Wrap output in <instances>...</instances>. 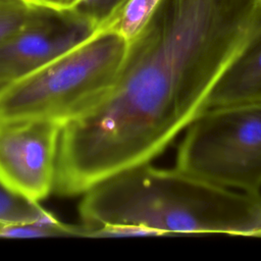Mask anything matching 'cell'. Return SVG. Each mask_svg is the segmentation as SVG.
I'll return each mask as SVG.
<instances>
[{
    "mask_svg": "<svg viewBox=\"0 0 261 261\" xmlns=\"http://www.w3.org/2000/svg\"><path fill=\"white\" fill-rule=\"evenodd\" d=\"M260 34L261 0H160L108 94L62 126L54 192L85 194L151 163L207 109L222 73Z\"/></svg>",
    "mask_w": 261,
    "mask_h": 261,
    "instance_id": "1",
    "label": "cell"
},
{
    "mask_svg": "<svg viewBox=\"0 0 261 261\" xmlns=\"http://www.w3.org/2000/svg\"><path fill=\"white\" fill-rule=\"evenodd\" d=\"M79 213L90 228L132 224L162 236L216 232L255 237L261 230V194L234 192L176 167L164 169L146 163L87 191Z\"/></svg>",
    "mask_w": 261,
    "mask_h": 261,
    "instance_id": "2",
    "label": "cell"
},
{
    "mask_svg": "<svg viewBox=\"0 0 261 261\" xmlns=\"http://www.w3.org/2000/svg\"><path fill=\"white\" fill-rule=\"evenodd\" d=\"M128 42L99 29L43 67L0 88V122L43 120L64 125L94 108L113 87Z\"/></svg>",
    "mask_w": 261,
    "mask_h": 261,
    "instance_id": "3",
    "label": "cell"
},
{
    "mask_svg": "<svg viewBox=\"0 0 261 261\" xmlns=\"http://www.w3.org/2000/svg\"><path fill=\"white\" fill-rule=\"evenodd\" d=\"M175 167L224 188L261 189V102L210 107L186 128Z\"/></svg>",
    "mask_w": 261,
    "mask_h": 261,
    "instance_id": "4",
    "label": "cell"
},
{
    "mask_svg": "<svg viewBox=\"0 0 261 261\" xmlns=\"http://www.w3.org/2000/svg\"><path fill=\"white\" fill-rule=\"evenodd\" d=\"M62 126L43 120L0 122V184L37 203L54 192Z\"/></svg>",
    "mask_w": 261,
    "mask_h": 261,
    "instance_id": "5",
    "label": "cell"
},
{
    "mask_svg": "<svg viewBox=\"0 0 261 261\" xmlns=\"http://www.w3.org/2000/svg\"><path fill=\"white\" fill-rule=\"evenodd\" d=\"M98 30L72 9L34 5L29 22L0 43V88L43 67Z\"/></svg>",
    "mask_w": 261,
    "mask_h": 261,
    "instance_id": "6",
    "label": "cell"
},
{
    "mask_svg": "<svg viewBox=\"0 0 261 261\" xmlns=\"http://www.w3.org/2000/svg\"><path fill=\"white\" fill-rule=\"evenodd\" d=\"M261 102V34L222 73L207 101V108Z\"/></svg>",
    "mask_w": 261,
    "mask_h": 261,
    "instance_id": "7",
    "label": "cell"
},
{
    "mask_svg": "<svg viewBox=\"0 0 261 261\" xmlns=\"http://www.w3.org/2000/svg\"><path fill=\"white\" fill-rule=\"evenodd\" d=\"M160 0H126L100 28L112 31L128 43L147 25Z\"/></svg>",
    "mask_w": 261,
    "mask_h": 261,
    "instance_id": "8",
    "label": "cell"
},
{
    "mask_svg": "<svg viewBox=\"0 0 261 261\" xmlns=\"http://www.w3.org/2000/svg\"><path fill=\"white\" fill-rule=\"evenodd\" d=\"M59 220L39 203L21 197L0 184V225L32 222L55 223Z\"/></svg>",
    "mask_w": 261,
    "mask_h": 261,
    "instance_id": "9",
    "label": "cell"
},
{
    "mask_svg": "<svg viewBox=\"0 0 261 261\" xmlns=\"http://www.w3.org/2000/svg\"><path fill=\"white\" fill-rule=\"evenodd\" d=\"M85 224L72 225L61 221L55 223L32 222L0 225L1 239H34L62 236H84Z\"/></svg>",
    "mask_w": 261,
    "mask_h": 261,
    "instance_id": "10",
    "label": "cell"
},
{
    "mask_svg": "<svg viewBox=\"0 0 261 261\" xmlns=\"http://www.w3.org/2000/svg\"><path fill=\"white\" fill-rule=\"evenodd\" d=\"M33 11L34 5L22 0H0V43L22 29Z\"/></svg>",
    "mask_w": 261,
    "mask_h": 261,
    "instance_id": "11",
    "label": "cell"
},
{
    "mask_svg": "<svg viewBox=\"0 0 261 261\" xmlns=\"http://www.w3.org/2000/svg\"><path fill=\"white\" fill-rule=\"evenodd\" d=\"M126 0H80L71 9L100 29Z\"/></svg>",
    "mask_w": 261,
    "mask_h": 261,
    "instance_id": "12",
    "label": "cell"
},
{
    "mask_svg": "<svg viewBox=\"0 0 261 261\" xmlns=\"http://www.w3.org/2000/svg\"><path fill=\"white\" fill-rule=\"evenodd\" d=\"M30 5L46 6L54 9H71L80 0H22Z\"/></svg>",
    "mask_w": 261,
    "mask_h": 261,
    "instance_id": "13",
    "label": "cell"
},
{
    "mask_svg": "<svg viewBox=\"0 0 261 261\" xmlns=\"http://www.w3.org/2000/svg\"><path fill=\"white\" fill-rule=\"evenodd\" d=\"M255 237H261V230H259V231L256 233Z\"/></svg>",
    "mask_w": 261,
    "mask_h": 261,
    "instance_id": "14",
    "label": "cell"
}]
</instances>
